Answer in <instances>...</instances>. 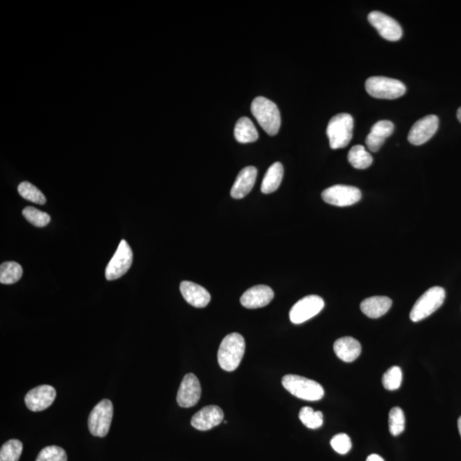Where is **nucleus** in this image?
Masks as SVG:
<instances>
[{
  "mask_svg": "<svg viewBox=\"0 0 461 461\" xmlns=\"http://www.w3.org/2000/svg\"><path fill=\"white\" fill-rule=\"evenodd\" d=\"M234 137L237 142L247 143L258 141L259 134L252 120L248 117H242L234 128Z\"/></svg>",
  "mask_w": 461,
  "mask_h": 461,
  "instance_id": "nucleus-23",
  "label": "nucleus"
},
{
  "mask_svg": "<svg viewBox=\"0 0 461 461\" xmlns=\"http://www.w3.org/2000/svg\"><path fill=\"white\" fill-rule=\"evenodd\" d=\"M366 90L369 95L380 100H396L406 93V86L396 79L373 77L366 81Z\"/></svg>",
  "mask_w": 461,
  "mask_h": 461,
  "instance_id": "nucleus-6",
  "label": "nucleus"
},
{
  "mask_svg": "<svg viewBox=\"0 0 461 461\" xmlns=\"http://www.w3.org/2000/svg\"><path fill=\"white\" fill-rule=\"evenodd\" d=\"M458 428L461 437V416L458 419Z\"/></svg>",
  "mask_w": 461,
  "mask_h": 461,
  "instance_id": "nucleus-36",
  "label": "nucleus"
},
{
  "mask_svg": "<svg viewBox=\"0 0 461 461\" xmlns=\"http://www.w3.org/2000/svg\"><path fill=\"white\" fill-rule=\"evenodd\" d=\"M22 267L20 264L14 262L3 263L0 266V283L3 285H13L20 281Z\"/></svg>",
  "mask_w": 461,
  "mask_h": 461,
  "instance_id": "nucleus-25",
  "label": "nucleus"
},
{
  "mask_svg": "<svg viewBox=\"0 0 461 461\" xmlns=\"http://www.w3.org/2000/svg\"><path fill=\"white\" fill-rule=\"evenodd\" d=\"M180 290L184 299L195 308H205L210 302V292L203 286L194 282H181Z\"/></svg>",
  "mask_w": 461,
  "mask_h": 461,
  "instance_id": "nucleus-17",
  "label": "nucleus"
},
{
  "mask_svg": "<svg viewBox=\"0 0 461 461\" xmlns=\"http://www.w3.org/2000/svg\"><path fill=\"white\" fill-rule=\"evenodd\" d=\"M22 449L24 446L22 442L17 439L6 442L0 451V461H18L22 455Z\"/></svg>",
  "mask_w": 461,
  "mask_h": 461,
  "instance_id": "nucleus-27",
  "label": "nucleus"
},
{
  "mask_svg": "<svg viewBox=\"0 0 461 461\" xmlns=\"http://www.w3.org/2000/svg\"><path fill=\"white\" fill-rule=\"evenodd\" d=\"M347 160L354 169H366L373 164V157L364 146L357 145L350 149L347 155Z\"/></svg>",
  "mask_w": 461,
  "mask_h": 461,
  "instance_id": "nucleus-24",
  "label": "nucleus"
},
{
  "mask_svg": "<svg viewBox=\"0 0 461 461\" xmlns=\"http://www.w3.org/2000/svg\"><path fill=\"white\" fill-rule=\"evenodd\" d=\"M457 118H458L460 123H461V107H460L458 111H457Z\"/></svg>",
  "mask_w": 461,
  "mask_h": 461,
  "instance_id": "nucleus-35",
  "label": "nucleus"
},
{
  "mask_svg": "<svg viewBox=\"0 0 461 461\" xmlns=\"http://www.w3.org/2000/svg\"><path fill=\"white\" fill-rule=\"evenodd\" d=\"M299 419L302 424L309 429H318L323 425V414L320 411L313 410L312 407H302Z\"/></svg>",
  "mask_w": 461,
  "mask_h": 461,
  "instance_id": "nucleus-26",
  "label": "nucleus"
},
{
  "mask_svg": "<svg viewBox=\"0 0 461 461\" xmlns=\"http://www.w3.org/2000/svg\"><path fill=\"white\" fill-rule=\"evenodd\" d=\"M283 386L290 394L302 400L316 402L323 398L325 391L316 381L298 375H286L282 379Z\"/></svg>",
  "mask_w": 461,
  "mask_h": 461,
  "instance_id": "nucleus-4",
  "label": "nucleus"
},
{
  "mask_svg": "<svg viewBox=\"0 0 461 461\" xmlns=\"http://www.w3.org/2000/svg\"><path fill=\"white\" fill-rule=\"evenodd\" d=\"M113 413V404L108 399L101 400L93 407L88 418V428L93 436H107L111 428Z\"/></svg>",
  "mask_w": 461,
  "mask_h": 461,
  "instance_id": "nucleus-7",
  "label": "nucleus"
},
{
  "mask_svg": "<svg viewBox=\"0 0 461 461\" xmlns=\"http://www.w3.org/2000/svg\"><path fill=\"white\" fill-rule=\"evenodd\" d=\"M251 112L268 135L274 136L279 133L281 125V113L273 101L264 97H256L251 104Z\"/></svg>",
  "mask_w": 461,
  "mask_h": 461,
  "instance_id": "nucleus-2",
  "label": "nucleus"
},
{
  "mask_svg": "<svg viewBox=\"0 0 461 461\" xmlns=\"http://www.w3.org/2000/svg\"><path fill=\"white\" fill-rule=\"evenodd\" d=\"M245 351L243 336L237 332L228 334L222 340L218 350V362L226 372H233L239 368Z\"/></svg>",
  "mask_w": 461,
  "mask_h": 461,
  "instance_id": "nucleus-1",
  "label": "nucleus"
},
{
  "mask_svg": "<svg viewBox=\"0 0 461 461\" xmlns=\"http://www.w3.org/2000/svg\"><path fill=\"white\" fill-rule=\"evenodd\" d=\"M395 126L391 120H380L374 124L371 132L366 136V145L373 153L379 151L384 145L385 139L393 134Z\"/></svg>",
  "mask_w": 461,
  "mask_h": 461,
  "instance_id": "nucleus-19",
  "label": "nucleus"
},
{
  "mask_svg": "<svg viewBox=\"0 0 461 461\" xmlns=\"http://www.w3.org/2000/svg\"><path fill=\"white\" fill-rule=\"evenodd\" d=\"M392 301L387 297L366 298L361 304V311L372 319H377L386 313L391 308Z\"/></svg>",
  "mask_w": 461,
  "mask_h": 461,
  "instance_id": "nucleus-21",
  "label": "nucleus"
},
{
  "mask_svg": "<svg viewBox=\"0 0 461 461\" xmlns=\"http://www.w3.org/2000/svg\"><path fill=\"white\" fill-rule=\"evenodd\" d=\"M389 428L392 436H399L405 429V416L402 408L393 407L389 414Z\"/></svg>",
  "mask_w": 461,
  "mask_h": 461,
  "instance_id": "nucleus-29",
  "label": "nucleus"
},
{
  "mask_svg": "<svg viewBox=\"0 0 461 461\" xmlns=\"http://www.w3.org/2000/svg\"><path fill=\"white\" fill-rule=\"evenodd\" d=\"M201 395L202 388L198 377L194 373H188L178 391L177 403L181 407H192L198 404Z\"/></svg>",
  "mask_w": 461,
  "mask_h": 461,
  "instance_id": "nucleus-12",
  "label": "nucleus"
},
{
  "mask_svg": "<svg viewBox=\"0 0 461 461\" xmlns=\"http://www.w3.org/2000/svg\"><path fill=\"white\" fill-rule=\"evenodd\" d=\"M322 198L331 205L347 207L360 201L361 192L357 187L336 185L322 192Z\"/></svg>",
  "mask_w": 461,
  "mask_h": 461,
  "instance_id": "nucleus-10",
  "label": "nucleus"
},
{
  "mask_svg": "<svg viewBox=\"0 0 461 461\" xmlns=\"http://www.w3.org/2000/svg\"><path fill=\"white\" fill-rule=\"evenodd\" d=\"M22 214H24L26 220L37 226V228H44L51 221L50 215L33 207L25 208L22 210Z\"/></svg>",
  "mask_w": 461,
  "mask_h": 461,
  "instance_id": "nucleus-30",
  "label": "nucleus"
},
{
  "mask_svg": "<svg viewBox=\"0 0 461 461\" xmlns=\"http://www.w3.org/2000/svg\"><path fill=\"white\" fill-rule=\"evenodd\" d=\"M354 119L347 113L332 117L328 123L327 134L331 149L345 148L353 137Z\"/></svg>",
  "mask_w": 461,
  "mask_h": 461,
  "instance_id": "nucleus-3",
  "label": "nucleus"
},
{
  "mask_svg": "<svg viewBox=\"0 0 461 461\" xmlns=\"http://www.w3.org/2000/svg\"><path fill=\"white\" fill-rule=\"evenodd\" d=\"M36 461H67V455L58 446H48L38 455Z\"/></svg>",
  "mask_w": 461,
  "mask_h": 461,
  "instance_id": "nucleus-32",
  "label": "nucleus"
},
{
  "mask_svg": "<svg viewBox=\"0 0 461 461\" xmlns=\"http://www.w3.org/2000/svg\"><path fill=\"white\" fill-rule=\"evenodd\" d=\"M325 302L316 295L302 298L290 311V320L293 324L299 325L316 316L322 311Z\"/></svg>",
  "mask_w": 461,
  "mask_h": 461,
  "instance_id": "nucleus-9",
  "label": "nucleus"
},
{
  "mask_svg": "<svg viewBox=\"0 0 461 461\" xmlns=\"http://www.w3.org/2000/svg\"><path fill=\"white\" fill-rule=\"evenodd\" d=\"M274 297V290L269 286L259 285L251 287L242 295L240 302L247 308H260L269 304Z\"/></svg>",
  "mask_w": 461,
  "mask_h": 461,
  "instance_id": "nucleus-15",
  "label": "nucleus"
},
{
  "mask_svg": "<svg viewBox=\"0 0 461 461\" xmlns=\"http://www.w3.org/2000/svg\"><path fill=\"white\" fill-rule=\"evenodd\" d=\"M283 176H284L283 165L281 162H274L267 169L265 177L263 180L262 187H260V191L263 194H270L277 191L279 186H281Z\"/></svg>",
  "mask_w": 461,
  "mask_h": 461,
  "instance_id": "nucleus-22",
  "label": "nucleus"
},
{
  "mask_svg": "<svg viewBox=\"0 0 461 461\" xmlns=\"http://www.w3.org/2000/svg\"><path fill=\"white\" fill-rule=\"evenodd\" d=\"M256 177L258 169L253 166L242 169L230 190V196L235 199L244 198L254 187Z\"/></svg>",
  "mask_w": 461,
  "mask_h": 461,
  "instance_id": "nucleus-18",
  "label": "nucleus"
},
{
  "mask_svg": "<svg viewBox=\"0 0 461 461\" xmlns=\"http://www.w3.org/2000/svg\"><path fill=\"white\" fill-rule=\"evenodd\" d=\"M56 396V390L51 385H40L29 391L25 396V404L30 411H44L52 405Z\"/></svg>",
  "mask_w": 461,
  "mask_h": 461,
  "instance_id": "nucleus-14",
  "label": "nucleus"
},
{
  "mask_svg": "<svg viewBox=\"0 0 461 461\" xmlns=\"http://www.w3.org/2000/svg\"><path fill=\"white\" fill-rule=\"evenodd\" d=\"M134 255L126 240L120 241L115 255L105 269L107 281H115L127 273L133 263Z\"/></svg>",
  "mask_w": 461,
  "mask_h": 461,
  "instance_id": "nucleus-8",
  "label": "nucleus"
},
{
  "mask_svg": "<svg viewBox=\"0 0 461 461\" xmlns=\"http://www.w3.org/2000/svg\"><path fill=\"white\" fill-rule=\"evenodd\" d=\"M334 350L337 357L345 362H352L360 357L361 343L351 337L339 338L335 342Z\"/></svg>",
  "mask_w": 461,
  "mask_h": 461,
  "instance_id": "nucleus-20",
  "label": "nucleus"
},
{
  "mask_svg": "<svg viewBox=\"0 0 461 461\" xmlns=\"http://www.w3.org/2000/svg\"><path fill=\"white\" fill-rule=\"evenodd\" d=\"M368 21L385 40L398 41L403 36V29L399 22L386 14L372 11L368 15Z\"/></svg>",
  "mask_w": 461,
  "mask_h": 461,
  "instance_id": "nucleus-11",
  "label": "nucleus"
},
{
  "mask_svg": "<svg viewBox=\"0 0 461 461\" xmlns=\"http://www.w3.org/2000/svg\"><path fill=\"white\" fill-rule=\"evenodd\" d=\"M331 448L340 455H345L352 448V443L349 436L345 433L336 435L331 440Z\"/></svg>",
  "mask_w": 461,
  "mask_h": 461,
  "instance_id": "nucleus-33",
  "label": "nucleus"
},
{
  "mask_svg": "<svg viewBox=\"0 0 461 461\" xmlns=\"http://www.w3.org/2000/svg\"><path fill=\"white\" fill-rule=\"evenodd\" d=\"M18 192L22 198L28 200V201L38 204H45L47 203V198H45L42 192L31 183L27 182V181H24V182L19 185Z\"/></svg>",
  "mask_w": 461,
  "mask_h": 461,
  "instance_id": "nucleus-28",
  "label": "nucleus"
},
{
  "mask_svg": "<svg viewBox=\"0 0 461 461\" xmlns=\"http://www.w3.org/2000/svg\"><path fill=\"white\" fill-rule=\"evenodd\" d=\"M366 461H385V460L383 458H382L381 456L375 455V453H373V455H369Z\"/></svg>",
  "mask_w": 461,
  "mask_h": 461,
  "instance_id": "nucleus-34",
  "label": "nucleus"
},
{
  "mask_svg": "<svg viewBox=\"0 0 461 461\" xmlns=\"http://www.w3.org/2000/svg\"><path fill=\"white\" fill-rule=\"evenodd\" d=\"M439 126V119L435 115H429L419 120L412 127L408 134V141L414 146H421L432 139Z\"/></svg>",
  "mask_w": 461,
  "mask_h": 461,
  "instance_id": "nucleus-13",
  "label": "nucleus"
},
{
  "mask_svg": "<svg viewBox=\"0 0 461 461\" xmlns=\"http://www.w3.org/2000/svg\"><path fill=\"white\" fill-rule=\"evenodd\" d=\"M224 419V413L220 407L211 405L202 408L194 415L191 421L196 430H209L221 424Z\"/></svg>",
  "mask_w": 461,
  "mask_h": 461,
  "instance_id": "nucleus-16",
  "label": "nucleus"
},
{
  "mask_svg": "<svg viewBox=\"0 0 461 461\" xmlns=\"http://www.w3.org/2000/svg\"><path fill=\"white\" fill-rule=\"evenodd\" d=\"M383 385L388 391H396L400 388L403 382V372L399 366H392L384 374Z\"/></svg>",
  "mask_w": 461,
  "mask_h": 461,
  "instance_id": "nucleus-31",
  "label": "nucleus"
},
{
  "mask_svg": "<svg viewBox=\"0 0 461 461\" xmlns=\"http://www.w3.org/2000/svg\"><path fill=\"white\" fill-rule=\"evenodd\" d=\"M446 293L443 287L434 286L429 289L415 302L410 313L414 322L425 320L443 305Z\"/></svg>",
  "mask_w": 461,
  "mask_h": 461,
  "instance_id": "nucleus-5",
  "label": "nucleus"
}]
</instances>
